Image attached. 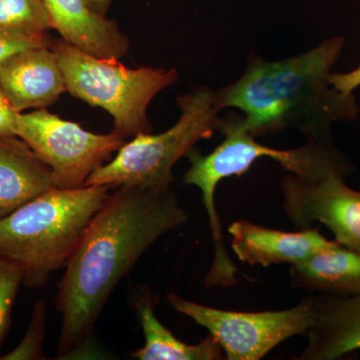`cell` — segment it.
Wrapping results in <instances>:
<instances>
[{
	"instance_id": "obj_14",
	"label": "cell",
	"mask_w": 360,
	"mask_h": 360,
	"mask_svg": "<svg viewBox=\"0 0 360 360\" xmlns=\"http://www.w3.org/2000/svg\"><path fill=\"white\" fill-rule=\"evenodd\" d=\"M54 187L51 168L25 141L0 137V219Z\"/></svg>"
},
{
	"instance_id": "obj_15",
	"label": "cell",
	"mask_w": 360,
	"mask_h": 360,
	"mask_svg": "<svg viewBox=\"0 0 360 360\" xmlns=\"http://www.w3.org/2000/svg\"><path fill=\"white\" fill-rule=\"evenodd\" d=\"M291 288L333 296L360 295V252L336 243L302 264L290 265Z\"/></svg>"
},
{
	"instance_id": "obj_1",
	"label": "cell",
	"mask_w": 360,
	"mask_h": 360,
	"mask_svg": "<svg viewBox=\"0 0 360 360\" xmlns=\"http://www.w3.org/2000/svg\"><path fill=\"white\" fill-rule=\"evenodd\" d=\"M172 187H118L94 215L58 284V355L79 352L123 276L161 236L188 221Z\"/></svg>"
},
{
	"instance_id": "obj_16",
	"label": "cell",
	"mask_w": 360,
	"mask_h": 360,
	"mask_svg": "<svg viewBox=\"0 0 360 360\" xmlns=\"http://www.w3.org/2000/svg\"><path fill=\"white\" fill-rule=\"evenodd\" d=\"M139 319L146 343L135 352L139 360H220L224 350L212 335L198 345H187L179 340L156 317L151 298L143 297L137 303Z\"/></svg>"
},
{
	"instance_id": "obj_13",
	"label": "cell",
	"mask_w": 360,
	"mask_h": 360,
	"mask_svg": "<svg viewBox=\"0 0 360 360\" xmlns=\"http://www.w3.org/2000/svg\"><path fill=\"white\" fill-rule=\"evenodd\" d=\"M314 296L315 319L297 360H335L360 349V295Z\"/></svg>"
},
{
	"instance_id": "obj_2",
	"label": "cell",
	"mask_w": 360,
	"mask_h": 360,
	"mask_svg": "<svg viewBox=\"0 0 360 360\" xmlns=\"http://www.w3.org/2000/svg\"><path fill=\"white\" fill-rule=\"evenodd\" d=\"M343 45V37H333L276 61L251 53L241 77L215 90L217 108L240 110L243 127L255 139L296 129L307 141L333 143V125L354 122L360 113L354 94H342L329 82Z\"/></svg>"
},
{
	"instance_id": "obj_5",
	"label": "cell",
	"mask_w": 360,
	"mask_h": 360,
	"mask_svg": "<svg viewBox=\"0 0 360 360\" xmlns=\"http://www.w3.org/2000/svg\"><path fill=\"white\" fill-rule=\"evenodd\" d=\"M179 122L160 134H139L123 144L112 160L97 168L85 186L141 187L162 191L172 187V167L180 158L217 130L215 90L200 86L179 96Z\"/></svg>"
},
{
	"instance_id": "obj_17",
	"label": "cell",
	"mask_w": 360,
	"mask_h": 360,
	"mask_svg": "<svg viewBox=\"0 0 360 360\" xmlns=\"http://www.w3.org/2000/svg\"><path fill=\"white\" fill-rule=\"evenodd\" d=\"M0 30L47 33L53 27L44 0H0Z\"/></svg>"
},
{
	"instance_id": "obj_9",
	"label": "cell",
	"mask_w": 360,
	"mask_h": 360,
	"mask_svg": "<svg viewBox=\"0 0 360 360\" xmlns=\"http://www.w3.org/2000/svg\"><path fill=\"white\" fill-rule=\"evenodd\" d=\"M345 177L330 175L309 182L288 174L281 182V210L296 229L321 222L336 243L360 252V191L347 186Z\"/></svg>"
},
{
	"instance_id": "obj_21",
	"label": "cell",
	"mask_w": 360,
	"mask_h": 360,
	"mask_svg": "<svg viewBox=\"0 0 360 360\" xmlns=\"http://www.w3.org/2000/svg\"><path fill=\"white\" fill-rule=\"evenodd\" d=\"M16 112L0 85V137L16 136Z\"/></svg>"
},
{
	"instance_id": "obj_7",
	"label": "cell",
	"mask_w": 360,
	"mask_h": 360,
	"mask_svg": "<svg viewBox=\"0 0 360 360\" xmlns=\"http://www.w3.org/2000/svg\"><path fill=\"white\" fill-rule=\"evenodd\" d=\"M167 302L219 341L224 359L259 360L284 341L307 335L315 319L314 296L291 309L269 311H231L206 307L169 293Z\"/></svg>"
},
{
	"instance_id": "obj_20",
	"label": "cell",
	"mask_w": 360,
	"mask_h": 360,
	"mask_svg": "<svg viewBox=\"0 0 360 360\" xmlns=\"http://www.w3.org/2000/svg\"><path fill=\"white\" fill-rule=\"evenodd\" d=\"M52 45L53 42L47 33L0 30V65L18 52L35 47H52Z\"/></svg>"
},
{
	"instance_id": "obj_4",
	"label": "cell",
	"mask_w": 360,
	"mask_h": 360,
	"mask_svg": "<svg viewBox=\"0 0 360 360\" xmlns=\"http://www.w3.org/2000/svg\"><path fill=\"white\" fill-rule=\"evenodd\" d=\"M217 130L224 135V141L205 155L195 148L191 149L186 155L191 167L184 176V184L198 187L202 193L214 246L213 257L217 259L229 255L215 206V191L222 180L243 176L260 158L276 161L285 172L309 182L321 181L330 175L347 177L354 172V163L333 142L307 141L290 149L269 148L243 127L241 115L219 117Z\"/></svg>"
},
{
	"instance_id": "obj_19",
	"label": "cell",
	"mask_w": 360,
	"mask_h": 360,
	"mask_svg": "<svg viewBox=\"0 0 360 360\" xmlns=\"http://www.w3.org/2000/svg\"><path fill=\"white\" fill-rule=\"evenodd\" d=\"M45 303H37L27 333L20 345L4 356V360L44 359L42 340L44 335Z\"/></svg>"
},
{
	"instance_id": "obj_18",
	"label": "cell",
	"mask_w": 360,
	"mask_h": 360,
	"mask_svg": "<svg viewBox=\"0 0 360 360\" xmlns=\"http://www.w3.org/2000/svg\"><path fill=\"white\" fill-rule=\"evenodd\" d=\"M22 283L23 272L20 267L0 257V345L11 323L14 302Z\"/></svg>"
},
{
	"instance_id": "obj_6",
	"label": "cell",
	"mask_w": 360,
	"mask_h": 360,
	"mask_svg": "<svg viewBox=\"0 0 360 360\" xmlns=\"http://www.w3.org/2000/svg\"><path fill=\"white\" fill-rule=\"evenodd\" d=\"M65 79L66 91L89 105L108 111L115 131L123 139L150 134L148 108L161 90L179 82V72L165 68L132 70L116 58H97L65 40L52 45Z\"/></svg>"
},
{
	"instance_id": "obj_8",
	"label": "cell",
	"mask_w": 360,
	"mask_h": 360,
	"mask_svg": "<svg viewBox=\"0 0 360 360\" xmlns=\"http://www.w3.org/2000/svg\"><path fill=\"white\" fill-rule=\"evenodd\" d=\"M16 136L51 168L59 188L84 186L92 172L125 143L115 130L110 134H92L45 108L18 113Z\"/></svg>"
},
{
	"instance_id": "obj_23",
	"label": "cell",
	"mask_w": 360,
	"mask_h": 360,
	"mask_svg": "<svg viewBox=\"0 0 360 360\" xmlns=\"http://www.w3.org/2000/svg\"><path fill=\"white\" fill-rule=\"evenodd\" d=\"M84 2L92 11H96L98 13L105 14L106 11L110 8L112 0H84Z\"/></svg>"
},
{
	"instance_id": "obj_10",
	"label": "cell",
	"mask_w": 360,
	"mask_h": 360,
	"mask_svg": "<svg viewBox=\"0 0 360 360\" xmlns=\"http://www.w3.org/2000/svg\"><path fill=\"white\" fill-rule=\"evenodd\" d=\"M227 231L234 255L251 266L302 264L336 243L321 234L319 227L285 232L238 219L229 225Z\"/></svg>"
},
{
	"instance_id": "obj_22",
	"label": "cell",
	"mask_w": 360,
	"mask_h": 360,
	"mask_svg": "<svg viewBox=\"0 0 360 360\" xmlns=\"http://www.w3.org/2000/svg\"><path fill=\"white\" fill-rule=\"evenodd\" d=\"M329 82L333 89L345 94H352L360 86V65L347 73H331Z\"/></svg>"
},
{
	"instance_id": "obj_12",
	"label": "cell",
	"mask_w": 360,
	"mask_h": 360,
	"mask_svg": "<svg viewBox=\"0 0 360 360\" xmlns=\"http://www.w3.org/2000/svg\"><path fill=\"white\" fill-rule=\"evenodd\" d=\"M53 30L68 44L103 58H123L129 42L115 20L92 11L84 0H44Z\"/></svg>"
},
{
	"instance_id": "obj_11",
	"label": "cell",
	"mask_w": 360,
	"mask_h": 360,
	"mask_svg": "<svg viewBox=\"0 0 360 360\" xmlns=\"http://www.w3.org/2000/svg\"><path fill=\"white\" fill-rule=\"evenodd\" d=\"M0 85L16 112L46 108L66 91L52 47L18 52L0 65Z\"/></svg>"
},
{
	"instance_id": "obj_3",
	"label": "cell",
	"mask_w": 360,
	"mask_h": 360,
	"mask_svg": "<svg viewBox=\"0 0 360 360\" xmlns=\"http://www.w3.org/2000/svg\"><path fill=\"white\" fill-rule=\"evenodd\" d=\"M110 189L54 187L40 194L0 219V257L20 267L25 285H44L52 272L65 267Z\"/></svg>"
}]
</instances>
